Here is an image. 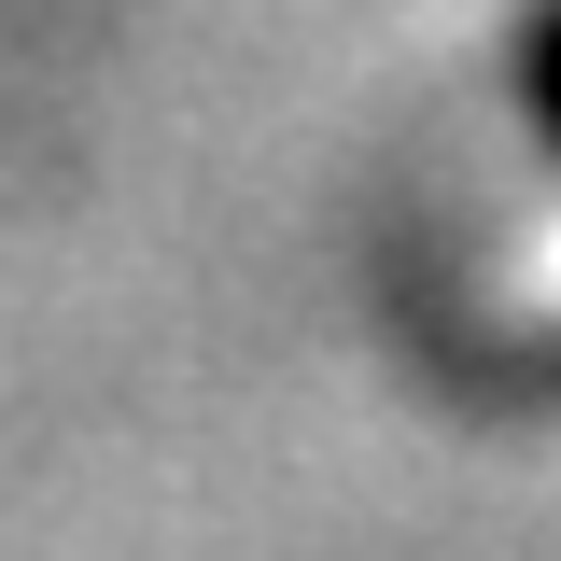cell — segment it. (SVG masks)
Returning <instances> with one entry per match:
<instances>
[{
	"mask_svg": "<svg viewBox=\"0 0 561 561\" xmlns=\"http://www.w3.org/2000/svg\"><path fill=\"white\" fill-rule=\"evenodd\" d=\"M534 113H548V140H561V28L534 43Z\"/></svg>",
	"mask_w": 561,
	"mask_h": 561,
	"instance_id": "1",
	"label": "cell"
}]
</instances>
